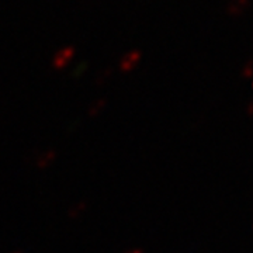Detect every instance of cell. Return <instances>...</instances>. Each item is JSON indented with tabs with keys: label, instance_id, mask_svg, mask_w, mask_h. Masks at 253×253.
<instances>
[{
	"label": "cell",
	"instance_id": "6da1fadb",
	"mask_svg": "<svg viewBox=\"0 0 253 253\" xmlns=\"http://www.w3.org/2000/svg\"><path fill=\"white\" fill-rule=\"evenodd\" d=\"M73 56H75V48L73 46H65L62 49H59L52 59L54 69H58V71L63 69L68 63L72 61Z\"/></svg>",
	"mask_w": 253,
	"mask_h": 253
},
{
	"label": "cell",
	"instance_id": "7a4b0ae2",
	"mask_svg": "<svg viewBox=\"0 0 253 253\" xmlns=\"http://www.w3.org/2000/svg\"><path fill=\"white\" fill-rule=\"evenodd\" d=\"M141 56H142V54H141V51H138V49L128 52V54L121 59V62H120V71L123 73L132 71L136 66V63L139 62Z\"/></svg>",
	"mask_w": 253,
	"mask_h": 253
},
{
	"label": "cell",
	"instance_id": "3957f363",
	"mask_svg": "<svg viewBox=\"0 0 253 253\" xmlns=\"http://www.w3.org/2000/svg\"><path fill=\"white\" fill-rule=\"evenodd\" d=\"M248 3H249V0H231L226 7V13L232 17H236L244 13Z\"/></svg>",
	"mask_w": 253,
	"mask_h": 253
},
{
	"label": "cell",
	"instance_id": "277c9868",
	"mask_svg": "<svg viewBox=\"0 0 253 253\" xmlns=\"http://www.w3.org/2000/svg\"><path fill=\"white\" fill-rule=\"evenodd\" d=\"M55 156H56L55 151H46L37 158V166L40 169H46L55 161Z\"/></svg>",
	"mask_w": 253,
	"mask_h": 253
},
{
	"label": "cell",
	"instance_id": "5b68a950",
	"mask_svg": "<svg viewBox=\"0 0 253 253\" xmlns=\"http://www.w3.org/2000/svg\"><path fill=\"white\" fill-rule=\"evenodd\" d=\"M106 107V100L101 99V100H97V101H94L93 104H91V107L89 109V116L91 117H94V116H97L101 110Z\"/></svg>",
	"mask_w": 253,
	"mask_h": 253
},
{
	"label": "cell",
	"instance_id": "8992f818",
	"mask_svg": "<svg viewBox=\"0 0 253 253\" xmlns=\"http://www.w3.org/2000/svg\"><path fill=\"white\" fill-rule=\"evenodd\" d=\"M86 210V203H83V201H81V203H78V204H75L71 210H69V217L71 218H76L81 215L82 212Z\"/></svg>",
	"mask_w": 253,
	"mask_h": 253
},
{
	"label": "cell",
	"instance_id": "52a82bcc",
	"mask_svg": "<svg viewBox=\"0 0 253 253\" xmlns=\"http://www.w3.org/2000/svg\"><path fill=\"white\" fill-rule=\"evenodd\" d=\"M110 73H111V69H106V71H103V72L100 73L99 78H97V84H103L104 82L109 79Z\"/></svg>",
	"mask_w": 253,
	"mask_h": 253
},
{
	"label": "cell",
	"instance_id": "ba28073f",
	"mask_svg": "<svg viewBox=\"0 0 253 253\" xmlns=\"http://www.w3.org/2000/svg\"><path fill=\"white\" fill-rule=\"evenodd\" d=\"M251 66H252V63L251 62H248L246 65H245L244 78H246V79H248V78H251V71H252V68H251Z\"/></svg>",
	"mask_w": 253,
	"mask_h": 253
},
{
	"label": "cell",
	"instance_id": "9c48e42d",
	"mask_svg": "<svg viewBox=\"0 0 253 253\" xmlns=\"http://www.w3.org/2000/svg\"><path fill=\"white\" fill-rule=\"evenodd\" d=\"M83 71H86V65H84V63H81V65L78 66V69H76V71H75V72H73L72 75H75V76H78V75H79V73H81V72H83Z\"/></svg>",
	"mask_w": 253,
	"mask_h": 253
},
{
	"label": "cell",
	"instance_id": "30bf717a",
	"mask_svg": "<svg viewBox=\"0 0 253 253\" xmlns=\"http://www.w3.org/2000/svg\"><path fill=\"white\" fill-rule=\"evenodd\" d=\"M126 253H144L141 249H131V251H128V252Z\"/></svg>",
	"mask_w": 253,
	"mask_h": 253
},
{
	"label": "cell",
	"instance_id": "8fae6325",
	"mask_svg": "<svg viewBox=\"0 0 253 253\" xmlns=\"http://www.w3.org/2000/svg\"><path fill=\"white\" fill-rule=\"evenodd\" d=\"M13 253H23V251H16V252H13Z\"/></svg>",
	"mask_w": 253,
	"mask_h": 253
}]
</instances>
